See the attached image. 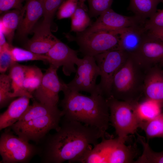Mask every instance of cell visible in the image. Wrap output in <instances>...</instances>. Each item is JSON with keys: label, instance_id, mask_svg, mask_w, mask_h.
Here are the masks:
<instances>
[{"label": "cell", "instance_id": "cell-1", "mask_svg": "<svg viewBox=\"0 0 163 163\" xmlns=\"http://www.w3.org/2000/svg\"><path fill=\"white\" fill-rule=\"evenodd\" d=\"M59 129L47 139L43 162L61 163L68 161L82 163L98 140L106 135L99 129L64 119Z\"/></svg>", "mask_w": 163, "mask_h": 163}, {"label": "cell", "instance_id": "cell-2", "mask_svg": "<svg viewBox=\"0 0 163 163\" xmlns=\"http://www.w3.org/2000/svg\"><path fill=\"white\" fill-rule=\"evenodd\" d=\"M60 105L64 118L99 129L105 134L110 125L107 99L100 94L87 96L69 89L66 84Z\"/></svg>", "mask_w": 163, "mask_h": 163}, {"label": "cell", "instance_id": "cell-3", "mask_svg": "<svg viewBox=\"0 0 163 163\" xmlns=\"http://www.w3.org/2000/svg\"><path fill=\"white\" fill-rule=\"evenodd\" d=\"M145 72L129 56L114 77L111 97L125 101H139L143 93Z\"/></svg>", "mask_w": 163, "mask_h": 163}, {"label": "cell", "instance_id": "cell-4", "mask_svg": "<svg viewBox=\"0 0 163 163\" xmlns=\"http://www.w3.org/2000/svg\"><path fill=\"white\" fill-rule=\"evenodd\" d=\"M138 153L135 143L127 145L118 137L105 138L94 146L82 163H133Z\"/></svg>", "mask_w": 163, "mask_h": 163}, {"label": "cell", "instance_id": "cell-5", "mask_svg": "<svg viewBox=\"0 0 163 163\" xmlns=\"http://www.w3.org/2000/svg\"><path fill=\"white\" fill-rule=\"evenodd\" d=\"M110 113V121L118 138L125 142L129 135L136 134L140 121L135 110L137 102H127L110 97L107 98Z\"/></svg>", "mask_w": 163, "mask_h": 163}, {"label": "cell", "instance_id": "cell-6", "mask_svg": "<svg viewBox=\"0 0 163 163\" xmlns=\"http://www.w3.org/2000/svg\"><path fill=\"white\" fill-rule=\"evenodd\" d=\"M41 150L29 142L6 129L0 138V154L2 163H28Z\"/></svg>", "mask_w": 163, "mask_h": 163}, {"label": "cell", "instance_id": "cell-7", "mask_svg": "<svg viewBox=\"0 0 163 163\" xmlns=\"http://www.w3.org/2000/svg\"><path fill=\"white\" fill-rule=\"evenodd\" d=\"M63 113L62 110L39 117L26 122L15 123L10 128L19 136L24 140L39 142L51 130L56 131L60 128L59 124Z\"/></svg>", "mask_w": 163, "mask_h": 163}, {"label": "cell", "instance_id": "cell-8", "mask_svg": "<svg viewBox=\"0 0 163 163\" xmlns=\"http://www.w3.org/2000/svg\"><path fill=\"white\" fill-rule=\"evenodd\" d=\"M69 39L74 41L79 51L84 56H94L107 51L117 49L119 41V35L113 31H102L76 33Z\"/></svg>", "mask_w": 163, "mask_h": 163}, {"label": "cell", "instance_id": "cell-9", "mask_svg": "<svg viewBox=\"0 0 163 163\" xmlns=\"http://www.w3.org/2000/svg\"><path fill=\"white\" fill-rule=\"evenodd\" d=\"M129 56L117 49L106 51L94 56L99 67L100 81L97 84L101 94L106 98L111 97L112 81L115 74Z\"/></svg>", "mask_w": 163, "mask_h": 163}, {"label": "cell", "instance_id": "cell-10", "mask_svg": "<svg viewBox=\"0 0 163 163\" xmlns=\"http://www.w3.org/2000/svg\"><path fill=\"white\" fill-rule=\"evenodd\" d=\"M75 65L77 66L75 75L73 79L66 84L68 88L73 91L101 94L96 84L100 71L94 57L84 56L82 59L78 58Z\"/></svg>", "mask_w": 163, "mask_h": 163}, {"label": "cell", "instance_id": "cell-11", "mask_svg": "<svg viewBox=\"0 0 163 163\" xmlns=\"http://www.w3.org/2000/svg\"><path fill=\"white\" fill-rule=\"evenodd\" d=\"M145 21L135 15L126 16L120 14L110 8L100 15L96 20L84 31L88 33L115 31L143 26Z\"/></svg>", "mask_w": 163, "mask_h": 163}, {"label": "cell", "instance_id": "cell-12", "mask_svg": "<svg viewBox=\"0 0 163 163\" xmlns=\"http://www.w3.org/2000/svg\"><path fill=\"white\" fill-rule=\"evenodd\" d=\"M58 69L50 66L43 74L41 83L34 92V98L38 101L50 106H57L59 94L66 84L59 78Z\"/></svg>", "mask_w": 163, "mask_h": 163}, {"label": "cell", "instance_id": "cell-13", "mask_svg": "<svg viewBox=\"0 0 163 163\" xmlns=\"http://www.w3.org/2000/svg\"><path fill=\"white\" fill-rule=\"evenodd\" d=\"M131 56L146 71L163 61V41L146 31L139 48Z\"/></svg>", "mask_w": 163, "mask_h": 163}, {"label": "cell", "instance_id": "cell-14", "mask_svg": "<svg viewBox=\"0 0 163 163\" xmlns=\"http://www.w3.org/2000/svg\"><path fill=\"white\" fill-rule=\"evenodd\" d=\"M78 53L59 40L46 55L50 66L57 69L62 66L63 74L69 76L76 72Z\"/></svg>", "mask_w": 163, "mask_h": 163}, {"label": "cell", "instance_id": "cell-15", "mask_svg": "<svg viewBox=\"0 0 163 163\" xmlns=\"http://www.w3.org/2000/svg\"><path fill=\"white\" fill-rule=\"evenodd\" d=\"M51 24L43 21L34 29V35L24 43V48L34 53L46 54L59 39L51 31Z\"/></svg>", "mask_w": 163, "mask_h": 163}, {"label": "cell", "instance_id": "cell-16", "mask_svg": "<svg viewBox=\"0 0 163 163\" xmlns=\"http://www.w3.org/2000/svg\"><path fill=\"white\" fill-rule=\"evenodd\" d=\"M22 10L23 16L17 29L18 38L25 41L28 35L35 27L39 18L43 16L44 8L42 0H26Z\"/></svg>", "mask_w": 163, "mask_h": 163}, {"label": "cell", "instance_id": "cell-17", "mask_svg": "<svg viewBox=\"0 0 163 163\" xmlns=\"http://www.w3.org/2000/svg\"><path fill=\"white\" fill-rule=\"evenodd\" d=\"M143 93L145 99L153 101L163 107V70L158 66L145 71Z\"/></svg>", "mask_w": 163, "mask_h": 163}, {"label": "cell", "instance_id": "cell-18", "mask_svg": "<svg viewBox=\"0 0 163 163\" xmlns=\"http://www.w3.org/2000/svg\"><path fill=\"white\" fill-rule=\"evenodd\" d=\"M146 32L143 29V26L119 30V41L117 49L128 56L133 55L140 46Z\"/></svg>", "mask_w": 163, "mask_h": 163}, {"label": "cell", "instance_id": "cell-19", "mask_svg": "<svg viewBox=\"0 0 163 163\" xmlns=\"http://www.w3.org/2000/svg\"><path fill=\"white\" fill-rule=\"evenodd\" d=\"M30 98L20 97L13 100L7 109L0 115V130L10 127L17 122L29 106Z\"/></svg>", "mask_w": 163, "mask_h": 163}, {"label": "cell", "instance_id": "cell-20", "mask_svg": "<svg viewBox=\"0 0 163 163\" xmlns=\"http://www.w3.org/2000/svg\"><path fill=\"white\" fill-rule=\"evenodd\" d=\"M22 10L13 9L4 12L0 17V28L7 42L12 44L15 31L17 29L23 16Z\"/></svg>", "mask_w": 163, "mask_h": 163}, {"label": "cell", "instance_id": "cell-21", "mask_svg": "<svg viewBox=\"0 0 163 163\" xmlns=\"http://www.w3.org/2000/svg\"><path fill=\"white\" fill-rule=\"evenodd\" d=\"M11 82L12 91L11 96L13 97L26 96L30 98L34 97L25 88L24 85V66L15 62L9 69L8 74Z\"/></svg>", "mask_w": 163, "mask_h": 163}, {"label": "cell", "instance_id": "cell-22", "mask_svg": "<svg viewBox=\"0 0 163 163\" xmlns=\"http://www.w3.org/2000/svg\"><path fill=\"white\" fill-rule=\"evenodd\" d=\"M163 0H130L129 10L141 18L146 20L157 11Z\"/></svg>", "mask_w": 163, "mask_h": 163}, {"label": "cell", "instance_id": "cell-23", "mask_svg": "<svg viewBox=\"0 0 163 163\" xmlns=\"http://www.w3.org/2000/svg\"><path fill=\"white\" fill-rule=\"evenodd\" d=\"M86 1H79L75 11L70 18L71 32H82L91 24L88 9L85 3Z\"/></svg>", "mask_w": 163, "mask_h": 163}, {"label": "cell", "instance_id": "cell-24", "mask_svg": "<svg viewBox=\"0 0 163 163\" xmlns=\"http://www.w3.org/2000/svg\"><path fill=\"white\" fill-rule=\"evenodd\" d=\"M32 105H29L24 113L15 123L20 124L35 118L55 113L59 109L57 106H50L43 104L33 98Z\"/></svg>", "mask_w": 163, "mask_h": 163}, {"label": "cell", "instance_id": "cell-25", "mask_svg": "<svg viewBox=\"0 0 163 163\" xmlns=\"http://www.w3.org/2000/svg\"><path fill=\"white\" fill-rule=\"evenodd\" d=\"M162 108L156 102L148 99H145L142 101L136 102L135 110L140 121V124L158 115L162 112Z\"/></svg>", "mask_w": 163, "mask_h": 163}, {"label": "cell", "instance_id": "cell-26", "mask_svg": "<svg viewBox=\"0 0 163 163\" xmlns=\"http://www.w3.org/2000/svg\"><path fill=\"white\" fill-rule=\"evenodd\" d=\"M136 134L138 142L142 146L143 152L134 163H163V151L159 152L154 151L145 137L137 133Z\"/></svg>", "mask_w": 163, "mask_h": 163}, {"label": "cell", "instance_id": "cell-27", "mask_svg": "<svg viewBox=\"0 0 163 163\" xmlns=\"http://www.w3.org/2000/svg\"><path fill=\"white\" fill-rule=\"evenodd\" d=\"M139 128L144 131L148 140L163 138V112L149 120L142 122Z\"/></svg>", "mask_w": 163, "mask_h": 163}, {"label": "cell", "instance_id": "cell-28", "mask_svg": "<svg viewBox=\"0 0 163 163\" xmlns=\"http://www.w3.org/2000/svg\"><path fill=\"white\" fill-rule=\"evenodd\" d=\"M43 75L41 70L38 67L24 66V85L27 91L33 95L40 85Z\"/></svg>", "mask_w": 163, "mask_h": 163}, {"label": "cell", "instance_id": "cell-29", "mask_svg": "<svg viewBox=\"0 0 163 163\" xmlns=\"http://www.w3.org/2000/svg\"><path fill=\"white\" fill-rule=\"evenodd\" d=\"M10 50L13 59L15 62L39 60L48 62V57L46 54H37L13 46L10 47Z\"/></svg>", "mask_w": 163, "mask_h": 163}, {"label": "cell", "instance_id": "cell-30", "mask_svg": "<svg viewBox=\"0 0 163 163\" xmlns=\"http://www.w3.org/2000/svg\"><path fill=\"white\" fill-rule=\"evenodd\" d=\"M11 82L8 75L5 73L0 75V108L6 106L14 100V97L11 96Z\"/></svg>", "mask_w": 163, "mask_h": 163}, {"label": "cell", "instance_id": "cell-31", "mask_svg": "<svg viewBox=\"0 0 163 163\" xmlns=\"http://www.w3.org/2000/svg\"><path fill=\"white\" fill-rule=\"evenodd\" d=\"M90 18L96 17L111 8L113 0H86Z\"/></svg>", "mask_w": 163, "mask_h": 163}, {"label": "cell", "instance_id": "cell-32", "mask_svg": "<svg viewBox=\"0 0 163 163\" xmlns=\"http://www.w3.org/2000/svg\"><path fill=\"white\" fill-rule=\"evenodd\" d=\"M44 12L43 21L52 24L53 17L65 0H42Z\"/></svg>", "mask_w": 163, "mask_h": 163}, {"label": "cell", "instance_id": "cell-33", "mask_svg": "<svg viewBox=\"0 0 163 163\" xmlns=\"http://www.w3.org/2000/svg\"><path fill=\"white\" fill-rule=\"evenodd\" d=\"M80 0H65L56 12L58 19L71 18L75 11Z\"/></svg>", "mask_w": 163, "mask_h": 163}, {"label": "cell", "instance_id": "cell-34", "mask_svg": "<svg viewBox=\"0 0 163 163\" xmlns=\"http://www.w3.org/2000/svg\"><path fill=\"white\" fill-rule=\"evenodd\" d=\"M9 44L0 48V72L5 73L15 63L11 53Z\"/></svg>", "mask_w": 163, "mask_h": 163}, {"label": "cell", "instance_id": "cell-35", "mask_svg": "<svg viewBox=\"0 0 163 163\" xmlns=\"http://www.w3.org/2000/svg\"><path fill=\"white\" fill-rule=\"evenodd\" d=\"M163 28V8L158 10L151 17L147 19L143 26L145 32Z\"/></svg>", "mask_w": 163, "mask_h": 163}, {"label": "cell", "instance_id": "cell-36", "mask_svg": "<svg viewBox=\"0 0 163 163\" xmlns=\"http://www.w3.org/2000/svg\"><path fill=\"white\" fill-rule=\"evenodd\" d=\"M26 0H0V13L6 11L17 9L22 10V3Z\"/></svg>", "mask_w": 163, "mask_h": 163}, {"label": "cell", "instance_id": "cell-37", "mask_svg": "<svg viewBox=\"0 0 163 163\" xmlns=\"http://www.w3.org/2000/svg\"><path fill=\"white\" fill-rule=\"evenodd\" d=\"M147 32L156 38L163 41V28L151 30Z\"/></svg>", "mask_w": 163, "mask_h": 163}, {"label": "cell", "instance_id": "cell-38", "mask_svg": "<svg viewBox=\"0 0 163 163\" xmlns=\"http://www.w3.org/2000/svg\"><path fill=\"white\" fill-rule=\"evenodd\" d=\"M0 48L4 47L9 43L7 41L5 37L2 30L0 29Z\"/></svg>", "mask_w": 163, "mask_h": 163}, {"label": "cell", "instance_id": "cell-39", "mask_svg": "<svg viewBox=\"0 0 163 163\" xmlns=\"http://www.w3.org/2000/svg\"><path fill=\"white\" fill-rule=\"evenodd\" d=\"M159 64L163 69V61L160 62Z\"/></svg>", "mask_w": 163, "mask_h": 163}]
</instances>
